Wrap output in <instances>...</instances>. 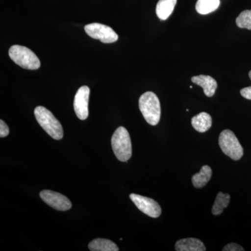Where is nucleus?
<instances>
[{
	"instance_id": "3",
	"label": "nucleus",
	"mask_w": 251,
	"mask_h": 251,
	"mask_svg": "<svg viewBox=\"0 0 251 251\" xmlns=\"http://www.w3.org/2000/svg\"><path fill=\"white\" fill-rule=\"evenodd\" d=\"M111 145L113 152L119 161L126 162L132 156L131 140L125 127L120 126L112 135Z\"/></svg>"
},
{
	"instance_id": "11",
	"label": "nucleus",
	"mask_w": 251,
	"mask_h": 251,
	"mask_svg": "<svg viewBox=\"0 0 251 251\" xmlns=\"http://www.w3.org/2000/svg\"><path fill=\"white\" fill-rule=\"evenodd\" d=\"M176 251H205L206 247L202 241L196 238L179 239L175 244Z\"/></svg>"
},
{
	"instance_id": "14",
	"label": "nucleus",
	"mask_w": 251,
	"mask_h": 251,
	"mask_svg": "<svg viewBox=\"0 0 251 251\" xmlns=\"http://www.w3.org/2000/svg\"><path fill=\"white\" fill-rule=\"evenodd\" d=\"M89 249L91 251H118L120 250L117 244L109 239H94L89 244Z\"/></svg>"
},
{
	"instance_id": "9",
	"label": "nucleus",
	"mask_w": 251,
	"mask_h": 251,
	"mask_svg": "<svg viewBox=\"0 0 251 251\" xmlns=\"http://www.w3.org/2000/svg\"><path fill=\"white\" fill-rule=\"evenodd\" d=\"M90 90L87 86H82L77 90L74 99V110L77 117L81 120L88 117V103Z\"/></svg>"
},
{
	"instance_id": "21",
	"label": "nucleus",
	"mask_w": 251,
	"mask_h": 251,
	"mask_svg": "<svg viewBox=\"0 0 251 251\" xmlns=\"http://www.w3.org/2000/svg\"><path fill=\"white\" fill-rule=\"evenodd\" d=\"M240 94L244 98L251 100V87L243 88L240 91Z\"/></svg>"
},
{
	"instance_id": "17",
	"label": "nucleus",
	"mask_w": 251,
	"mask_h": 251,
	"mask_svg": "<svg viewBox=\"0 0 251 251\" xmlns=\"http://www.w3.org/2000/svg\"><path fill=\"white\" fill-rule=\"evenodd\" d=\"M229 201H230V196L228 193H226V194L221 192L218 193L215 202H214L212 209H211L212 214L215 216L221 215L224 212L225 208L227 207L228 206Z\"/></svg>"
},
{
	"instance_id": "13",
	"label": "nucleus",
	"mask_w": 251,
	"mask_h": 251,
	"mask_svg": "<svg viewBox=\"0 0 251 251\" xmlns=\"http://www.w3.org/2000/svg\"><path fill=\"white\" fill-rule=\"evenodd\" d=\"M177 0H159L156 5L157 16L161 21H166L173 14Z\"/></svg>"
},
{
	"instance_id": "2",
	"label": "nucleus",
	"mask_w": 251,
	"mask_h": 251,
	"mask_svg": "<svg viewBox=\"0 0 251 251\" xmlns=\"http://www.w3.org/2000/svg\"><path fill=\"white\" fill-rule=\"evenodd\" d=\"M38 123L46 133L54 140L62 139L64 135L62 126L49 110L45 107L38 106L34 110Z\"/></svg>"
},
{
	"instance_id": "5",
	"label": "nucleus",
	"mask_w": 251,
	"mask_h": 251,
	"mask_svg": "<svg viewBox=\"0 0 251 251\" xmlns=\"http://www.w3.org/2000/svg\"><path fill=\"white\" fill-rule=\"evenodd\" d=\"M219 144L223 152L234 161H239L244 155V149L232 130H223L220 134Z\"/></svg>"
},
{
	"instance_id": "4",
	"label": "nucleus",
	"mask_w": 251,
	"mask_h": 251,
	"mask_svg": "<svg viewBox=\"0 0 251 251\" xmlns=\"http://www.w3.org/2000/svg\"><path fill=\"white\" fill-rule=\"evenodd\" d=\"M9 54L10 58L23 69L36 70L40 67V60L27 47L19 45L12 46L10 48Z\"/></svg>"
},
{
	"instance_id": "1",
	"label": "nucleus",
	"mask_w": 251,
	"mask_h": 251,
	"mask_svg": "<svg viewBox=\"0 0 251 251\" xmlns=\"http://www.w3.org/2000/svg\"><path fill=\"white\" fill-rule=\"evenodd\" d=\"M139 108L149 125L156 126L161 119V104L158 97L152 92H147L140 97Z\"/></svg>"
},
{
	"instance_id": "19",
	"label": "nucleus",
	"mask_w": 251,
	"mask_h": 251,
	"mask_svg": "<svg viewBox=\"0 0 251 251\" xmlns=\"http://www.w3.org/2000/svg\"><path fill=\"white\" fill-rule=\"evenodd\" d=\"M224 251H244V249L242 246L236 244V243H230V244H227L223 249Z\"/></svg>"
},
{
	"instance_id": "8",
	"label": "nucleus",
	"mask_w": 251,
	"mask_h": 251,
	"mask_svg": "<svg viewBox=\"0 0 251 251\" xmlns=\"http://www.w3.org/2000/svg\"><path fill=\"white\" fill-rule=\"evenodd\" d=\"M40 197L43 201L51 207L58 211H67L72 208V204L69 198L61 193L44 190L40 193Z\"/></svg>"
},
{
	"instance_id": "22",
	"label": "nucleus",
	"mask_w": 251,
	"mask_h": 251,
	"mask_svg": "<svg viewBox=\"0 0 251 251\" xmlns=\"http://www.w3.org/2000/svg\"><path fill=\"white\" fill-rule=\"evenodd\" d=\"M249 77H250V79L251 80V71L250 72H249Z\"/></svg>"
},
{
	"instance_id": "18",
	"label": "nucleus",
	"mask_w": 251,
	"mask_h": 251,
	"mask_svg": "<svg viewBox=\"0 0 251 251\" xmlns=\"http://www.w3.org/2000/svg\"><path fill=\"white\" fill-rule=\"evenodd\" d=\"M236 24L239 28L251 30V10L242 11L236 19Z\"/></svg>"
},
{
	"instance_id": "10",
	"label": "nucleus",
	"mask_w": 251,
	"mask_h": 251,
	"mask_svg": "<svg viewBox=\"0 0 251 251\" xmlns=\"http://www.w3.org/2000/svg\"><path fill=\"white\" fill-rule=\"evenodd\" d=\"M193 83L202 87L206 97H211L215 94L218 84L215 79L209 75H200L191 78Z\"/></svg>"
},
{
	"instance_id": "20",
	"label": "nucleus",
	"mask_w": 251,
	"mask_h": 251,
	"mask_svg": "<svg viewBox=\"0 0 251 251\" xmlns=\"http://www.w3.org/2000/svg\"><path fill=\"white\" fill-rule=\"evenodd\" d=\"M9 134V128L3 120H0V137L4 138Z\"/></svg>"
},
{
	"instance_id": "12",
	"label": "nucleus",
	"mask_w": 251,
	"mask_h": 251,
	"mask_svg": "<svg viewBox=\"0 0 251 251\" xmlns=\"http://www.w3.org/2000/svg\"><path fill=\"white\" fill-rule=\"evenodd\" d=\"M191 125L193 128L200 133H204L210 129L212 125V119L210 115L206 112H201L193 117Z\"/></svg>"
},
{
	"instance_id": "16",
	"label": "nucleus",
	"mask_w": 251,
	"mask_h": 251,
	"mask_svg": "<svg viewBox=\"0 0 251 251\" xmlns=\"http://www.w3.org/2000/svg\"><path fill=\"white\" fill-rule=\"evenodd\" d=\"M220 3V0H198L196 9L198 14H209L219 7Z\"/></svg>"
},
{
	"instance_id": "15",
	"label": "nucleus",
	"mask_w": 251,
	"mask_h": 251,
	"mask_svg": "<svg viewBox=\"0 0 251 251\" xmlns=\"http://www.w3.org/2000/svg\"><path fill=\"white\" fill-rule=\"evenodd\" d=\"M212 175V170L209 166H204L201 168L200 173L193 175L192 183L193 186L197 188H201L206 186L210 181Z\"/></svg>"
},
{
	"instance_id": "7",
	"label": "nucleus",
	"mask_w": 251,
	"mask_h": 251,
	"mask_svg": "<svg viewBox=\"0 0 251 251\" xmlns=\"http://www.w3.org/2000/svg\"><path fill=\"white\" fill-rule=\"evenodd\" d=\"M130 198L138 209L146 215L151 218H158L161 216V206L154 200L135 193L130 194Z\"/></svg>"
},
{
	"instance_id": "6",
	"label": "nucleus",
	"mask_w": 251,
	"mask_h": 251,
	"mask_svg": "<svg viewBox=\"0 0 251 251\" xmlns=\"http://www.w3.org/2000/svg\"><path fill=\"white\" fill-rule=\"evenodd\" d=\"M87 35L105 44H111L118 39V35L111 27L100 23H91L85 27Z\"/></svg>"
}]
</instances>
